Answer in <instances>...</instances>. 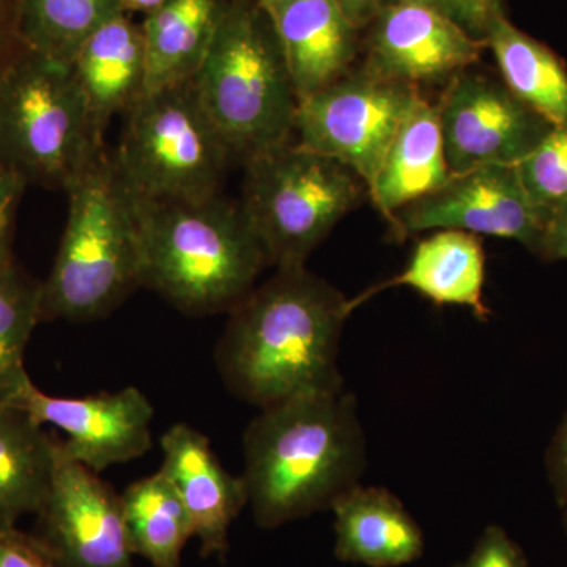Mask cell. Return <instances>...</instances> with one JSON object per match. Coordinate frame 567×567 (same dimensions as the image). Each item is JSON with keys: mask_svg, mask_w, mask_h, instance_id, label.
Instances as JSON below:
<instances>
[{"mask_svg": "<svg viewBox=\"0 0 567 567\" xmlns=\"http://www.w3.org/2000/svg\"><path fill=\"white\" fill-rule=\"evenodd\" d=\"M215 349L230 394L264 410L301 395L339 393L349 298L300 268L276 270L233 311Z\"/></svg>", "mask_w": 567, "mask_h": 567, "instance_id": "cell-1", "label": "cell"}, {"mask_svg": "<svg viewBox=\"0 0 567 567\" xmlns=\"http://www.w3.org/2000/svg\"><path fill=\"white\" fill-rule=\"evenodd\" d=\"M244 447L248 506L265 529L330 509L368 464L357 399L344 390L260 410Z\"/></svg>", "mask_w": 567, "mask_h": 567, "instance_id": "cell-2", "label": "cell"}, {"mask_svg": "<svg viewBox=\"0 0 567 567\" xmlns=\"http://www.w3.org/2000/svg\"><path fill=\"white\" fill-rule=\"evenodd\" d=\"M133 196V194H132ZM141 286L186 316L230 312L251 292L267 256L240 204L134 197Z\"/></svg>", "mask_w": 567, "mask_h": 567, "instance_id": "cell-3", "label": "cell"}, {"mask_svg": "<svg viewBox=\"0 0 567 567\" xmlns=\"http://www.w3.org/2000/svg\"><path fill=\"white\" fill-rule=\"evenodd\" d=\"M65 193V230L41 281V322H92L142 287L134 200L106 148Z\"/></svg>", "mask_w": 567, "mask_h": 567, "instance_id": "cell-4", "label": "cell"}, {"mask_svg": "<svg viewBox=\"0 0 567 567\" xmlns=\"http://www.w3.org/2000/svg\"><path fill=\"white\" fill-rule=\"evenodd\" d=\"M234 162L293 141L298 99L274 24L259 0H233L192 80Z\"/></svg>", "mask_w": 567, "mask_h": 567, "instance_id": "cell-5", "label": "cell"}, {"mask_svg": "<svg viewBox=\"0 0 567 567\" xmlns=\"http://www.w3.org/2000/svg\"><path fill=\"white\" fill-rule=\"evenodd\" d=\"M103 148L71 66L21 48L0 74V166L66 192Z\"/></svg>", "mask_w": 567, "mask_h": 567, "instance_id": "cell-6", "label": "cell"}, {"mask_svg": "<svg viewBox=\"0 0 567 567\" xmlns=\"http://www.w3.org/2000/svg\"><path fill=\"white\" fill-rule=\"evenodd\" d=\"M245 169L240 207L276 270L305 267L365 192L346 164L295 141L254 156Z\"/></svg>", "mask_w": 567, "mask_h": 567, "instance_id": "cell-7", "label": "cell"}, {"mask_svg": "<svg viewBox=\"0 0 567 567\" xmlns=\"http://www.w3.org/2000/svg\"><path fill=\"white\" fill-rule=\"evenodd\" d=\"M125 117L112 155L134 197L197 200L218 196L234 156L192 81L144 93Z\"/></svg>", "mask_w": 567, "mask_h": 567, "instance_id": "cell-8", "label": "cell"}, {"mask_svg": "<svg viewBox=\"0 0 567 567\" xmlns=\"http://www.w3.org/2000/svg\"><path fill=\"white\" fill-rule=\"evenodd\" d=\"M420 89L361 65L298 102L293 141L346 164L372 186Z\"/></svg>", "mask_w": 567, "mask_h": 567, "instance_id": "cell-9", "label": "cell"}, {"mask_svg": "<svg viewBox=\"0 0 567 567\" xmlns=\"http://www.w3.org/2000/svg\"><path fill=\"white\" fill-rule=\"evenodd\" d=\"M446 84L436 110L451 174L516 166L554 128L486 73L465 70Z\"/></svg>", "mask_w": 567, "mask_h": 567, "instance_id": "cell-10", "label": "cell"}, {"mask_svg": "<svg viewBox=\"0 0 567 567\" xmlns=\"http://www.w3.org/2000/svg\"><path fill=\"white\" fill-rule=\"evenodd\" d=\"M546 224L516 166H481L451 175L442 188L406 205L390 229L398 240L429 230H462L507 238L537 254Z\"/></svg>", "mask_w": 567, "mask_h": 567, "instance_id": "cell-11", "label": "cell"}, {"mask_svg": "<svg viewBox=\"0 0 567 567\" xmlns=\"http://www.w3.org/2000/svg\"><path fill=\"white\" fill-rule=\"evenodd\" d=\"M37 516L35 535L59 567H133L121 494L99 473L63 456L59 443L50 494Z\"/></svg>", "mask_w": 567, "mask_h": 567, "instance_id": "cell-12", "label": "cell"}, {"mask_svg": "<svg viewBox=\"0 0 567 567\" xmlns=\"http://www.w3.org/2000/svg\"><path fill=\"white\" fill-rule=\"evenodd\" d=\"M20 409L37 423L65 432L66 440H59L63 456L99 475L112 465L144 456L152 447L155 412L136 386L117 393L54 398L33 385Z\"/></svg>", "mask_w": 567, "mask_h": 567, "instance_id": "cell-13", "label": "cell"}, {"mask_svg": "<svg viewBox=\"0 0 567 567\" xmlns=\"http://www.w3.org/2000/svg\"><path fill=\"white\" fill-rule=\"evenodd\" d=\"M368 31L363 66L413 87L453 80L475 66L487 50L484 41L423 0H399Z\"/></svg>", "mask_w": 567, "mask_h": 567, "instance_id": "cell-14", "label": "cell"}, {"mask_svg": "<svg viewBox=\"0 0 567 567\" xmlns=\"http://www.w3.org/2000/svg\"><path fill=\"white\" fill-rule=\"evenodd\" d=\"M159 472L173 483L193 520L194 537L203 557H219L229 550V532L235 518L248 506L244 476L224 468L210 440L193 425H171L162 439Z\"/></svg>", "mask_w": 567, "mask_h": 567, "instance_id": "cell-15", "label": "cell"}, {"mask_svg": "<svg viewBox=\"0 0 567 567\" xmlns=\"http://www.w3.org/2000/svg\"><path fill=\"white\" fill-rule=\"evenodd\" d=\"M274 24L298 102L353 70L360 31L334 0H270Z\"/></svg>", "mask_w": 567, "mask_h": 567, "instance_id": "cell-16", "label": "cell"}, {"mask_svg": "<svg viewBox=\"0 0 567 567\" xmlns=\"http://www.w3.org/2000/svg\"><path fill=\"white\" fill-rule=\"evenodd\" d=\"M486 254L477 235L443 229L417 241L401 274L369 287L349 300L350 311L368 303L375 295L395 287H410L435 306L468 308L481 322L491 309L484 303Z\"/></svg>", "mask_w": 567, "mask_h": 567, "instance_id": "cell-17", "label": "cell"}, {"mask_svg": "<svg viewBox=\"0 0 567 567\" xmlns=\"http://www.w3.org/2000/svg\"><path fill=\"white\" fill-rule=\"evenodd\" d=\"M71 73L93 128L104 137L115 115L126 114L145 93L144 35L128 13H121L89 37L71 62Z\"/></svg>", "mask_w": 567, "mask_h": 567, "instance_id": "cell-18", "label": "cell"}, {"mask_svg": "<svg viewBox=\"0 0 567 567\" xmlns=\"http://www.w3.org/2000/svg\"><path fill=\"white\" fill-rule=\"evenodd\" d=\"M334 555L368 567H399L424 554V535L404 503L383 487L358 484L330 507Z\"/></svg>", "mask_w": 567, "mask_h": 567, "instance_id": "cell-19", "label": "cell"}, {"mask_svg": "<svg viewBox=\"0 0 567 567\" xmlns=\"http://www.w3.org/2000/svg\"><path fill=\"white\" fill-rule=\"evenodd\" d=\"M451 175L439 110L420 95L399 126L369 197L391 227L395 213L442 188Z\"/></svg>", "mask_w": 567, "mask_h": 567, "instance_id": "cell-20", "label": "cell"}, {"mask_svg": "<svg viewBox=\"0 0 567 567\" xmlns=\"http://www.w3.org/2000/svg\"><path fill=\"white\" fill-rule=\"evenodd\" d=\"M233 0H167L142 22L145 93L192 81Z\"/></svg>", "mask_w": 567, "mask_h": 567, "instance_id": "cell-21", "label": "cell"}, {"mask_svg": "<svg viewBox=\"0 0 567 567\" xmlns=\"http://www.w3.org/2000/svg\"><path fill=\"white\" fill-rule=\"evenodd\" d=\"M17 406H0V528L39 514L50 494L58 436Z\"/></svg>", "mask_w": 567, "mask_h": 567, "instance_id": "cell-22", "label": "cell"}, {"mask_svg": "<svg viewBox=\"0 0 567 567\" xmlns=\"http://www.w3.org/2000/svg\"><path fill=\"white\" fill-rule=\"evenodd\" d=\"M503 84L551 125L567 123V69L547 44L498 18L486 37Z\"/></svg>", "mask_w": 567, "mask_h": 567, "instance_id": "cell-23", "label": "cell"}, {"mask_svg": "<svg viewBox=\"0 0 567 567\" xmlns=\"http://www.w3.org/2000/svg\"><path fill=\"white\" fill-rule=\"evenodd\" d=\"M121 499L133 554L153 567H182L183 548L194 537L193 520L164 473L134 481Z\"/></svg>", "mask_w": 567, "mask_h": 567, "instance_id": "cell-24", "label": "cell"}, {"mask_svg": "<svg viewBox=\"0 0 567 567\" xmlns=\"http://www.w3.org/2000/svg\"><path fill=\"white\" fill-rule=\"evenodd\" d=\"M13 13L22 50L71 65L89 37L125 11L121 0H14Z\"/></svg>", "mask_w": 567, "mask_h": 567, "instance_id": "cell-25", "label": "cell"}, {"mask_svg": "<svg viewBox=\"0 0 567 567\" xmlns=\"http://www.w3.org/2000/svg\"><path fill=\"white\" fill-rule=\"evenodd\" d=\"M41 323V281L18 265L0 274V406L20 409L35 383L25 369V349Z\"/></svg>", "mask_w": 567, "mask_h": 567, "instance_id": "cell-26", "label": "cell"}, {"mask_svg": "<svg viewBox=\"0 0 567 567\" xmlns=\"http://www.w3.org/2000/svg\"><path fill=\"white\" fill-rule=\"evenodd\" d=\"M516 169L529 199L548 221L567 203V123L554 126Z\"/></svg>", "mask_w": 567, "mask_h": 567, "instance_id": "cell-27", "label": "cell"}, {"mask_svg": "<svg viewBox=\"0 0 567 567\" xmlns=\"http://www.w3.org/2000/svg\"><path fill=\"white\" fill-rule=\"evenodd\" d=\"M445 14L473 39L484 41L498 18L506 17L505 0H423Z\"/></svg>", "mask_w": 567, "mask_h": 567, "instance_id": "cell-28", "label": "cell"}, {"mask_svg": "<svg viewBox=\"0 0 567 567\" xmlns=\"http://www.w3.org/2000/svg\"><path fill=\"white\" fill-rule=\"evenodd\" d=\"M456 567H528V561L505 529L491 525L477 539L472 554Z\"/></svg>", "mask_w": 567, "mask_h": 567, "instance_id": "cell-29", "label": "cell"}, {"mask_svg": "<svg viewBox=\"0 0 567 567\" xmlns=\"http://www.w3.org/2000/svg\"><path fill=\"white\" fill-rule=\"evenodd\" d=\"M0 567H59L50 547L35 533L0 528Z\"/></svg>", "mask_w": 567, "mask_h": 567, "instance_id": "cell-30", "label": "cell"}, {"mask_svg": "<svg viewBox=\"0 0 567 567\" xmlns=\"http://www.w3.org/2000/svg\"><path fill=\"white\" fill-rule=\"evenodd\" d=\"M28 183L0 166V274L17 265L13 257L14 223Z\"/></svg>", "mask_w": 567, "mask_h": 567, "instance_id": "cell-31", "label": "cell"}, {"mask_svg": "<svg viewBox=\"0 0 567 567\" xmlns=\"http://www.w3.org/2000/svg\"><path fill=\"white\" fill-rule=\"evenodd\" d=\"M548 483L559 507L567 503V412L546 454Z\"/></svg>", "mask_w": 567, "mask_h": 567, "instance_id": "cell-32", "label": "cell"}, {"mask_svg": "<svg viewBox=\"0 0 567 567\" xmlns=\"http://www.w3.org/2000/svg\"><path fill=\"white\" fill-rule=\"evenodd\" d=\"M536 256L544 262L567 260V203L551 213Z\"/></svg>", "mask_w": 567, "mask_h": 567, "instance_id": "cell-33", "label": "cell"}, {"mask_svg": "<svg viewBox=\"0 0 567 567\" xmlns=\"http://www.w3.org/2000/svg\"><path fill=\"white\" fill-rule=\"evenodd\" d=\"M358 31H364L388 7L399 0H334Z\"/></svg>", "mask_w": 567, "mask_h": 567, "instance_id": "cell-34", "label": "cell"}, {"mask_svg": "<svg viewBox=\"0 0 567 567\" xmlns=\"http://www.w3.org/2000/svg\"><path fill=\"white\" fill-rule=\"evenodd\" d=\"M14 0H0V74L21 50L14 32Z\"/></svg>", "mask_w": 567, "mask_h": 567, "instance_id": "cell-35", "label": "cell"}, {"mask_svg": "<svg viewBox=\"0 0 567 567\" xmlns=\"http://www.w3.org/2000/svg\"><path fill=\"white\" fill-rule=\"evenodd\" d=\"M166 2L167 0H121L122 10L125 13H144L145 17L158 10Z\"/></svg>", "mask_w": 567, "mask_h": 567, "instance_id": "cell-36", "label": "cell"}, {"mask_svg": "<svg viewBox=\"0 0 567 567\" xmlns=\"http://www.w3.org/2000/svg\"><path fill=\"white\" fill-rule=\"evenodd\" d=\"M563 509V522H565V528H566V533H567V503L565 506L561 507Z\"/></svg>", "mask_w": 567, "mask_h": 567, "instance_id": "cell-37", "label": "cell"}, {"mask_svg": "<svg viewBox=\"0 0 567 567\" xmlns=\"http://www.w3.org/2000/svg\"><path fill=\"white\" fill-rule=\"evenodd\" d=\"M259 2L264 6V3L270 2V0H259Z\"/></svg>", "mask_w": 567, "mask_h": 567, "instance_id": "cell-38", "label": "cell"}]
</instances>
